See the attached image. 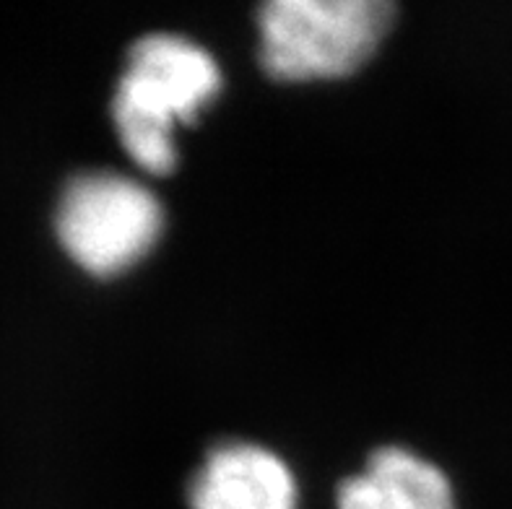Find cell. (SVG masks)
Instances as JSON below:
<instances>
[{
    "instance_id": "277c9868",
    "label": "cell",
    "mask_w": 512,
    "mask_h": 509,
    "mask_svg": "<svg viewBox=\"0 0 512 509\" xmlns=\"http://www.w3.org/2000/svg\"><path fill=\"white\" fill-rule=\"evenodd\" d=\"M190 509H299L289 465L250 442H221L188 489Z\"/></svg>"
},
{
    "instance_id": "7a4b0ae2",
    "label": "cell",
    "mask_w": 512,
    "mask_h": 509,
    "mask_svg": "<svg viewBox=\"0 0 512 509\" xmlns=\"http://www.w3.org/2000/svg\"><path fill=\"white\" fill-rule=\"evenodd\" d=\"M396 13V0H263L260 65L276 81L346 78L370 63Z\"/></svg>"
},
{
    "instance_id": "3957f363",
    "label": "cell",
    "mask_w": 512,
    "mask_h": 509,
    "mask_svg": "<svg viewBox=\"0 0 512 509\" xmlns=\"http://www.w3.org/2000/svg\"><path fill=\"white\" fill-rule=\"evenodd\" d=\"M164 208L143 182L94 169L68 180L55 211V234L68 258L97 278L130 271L156 247Z\"/></svg>"
},
{
    "instance_id": "8992f818",
    "label": "cell",
    "mask_w": 512,
    "mask_h": 509,
    "mask_svg": "<svg viewBox=\"0 0 512 509\" xmlns=\"http://www.w3.org/2000/svg\"><path fill=\"white\" fill-rule=\"evenodd\" d=\"M336 509H398L388 491L377 484L370 473L362 476L346 478L344 484L338 486Z\"/></svg>"
},
{
    "instance_id": "6da1fadb",
    "label": "cell",
    "mask_w": 512,
    "mask_h": 509,
    "mask_svg": "<svg viewBox=\"0 0 512 509\" xmlns=\"http://www.w3.org/2000/svg\"><path fill=\"white\" fill-rule=\"evenodd\" d=\"M219 91V65L193 39L162 32L136 39L112 99V120L125 154L156 177L172 172L175 128L195 123Z\"/></svg>"
},
{
    "instance_id": "5b68a950",
    "label": "cell",
    "mask_w": 512,
    "mask_h": 509,
    "mask_svg": "<svg viewBox=\"0 0 512 509\" xmlns=\"http://www.w3.org/2000/svg\"><path fill=\"white\" fill-rule=\"evenodd\" d=\"M367 473L388 491L398 509H455L448 476L403 447H380L372 452Z\"/></svg>"
}]
</instances>
